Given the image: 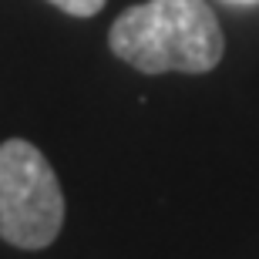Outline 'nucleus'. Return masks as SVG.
<instances>
[{
  "label": "nucleus",
  "instance_id": "1",
  "mask_svg": "<svg viewBox=\"0 0 259 259\" xmlns=\"http://www.w3.org/2000/svg\"><path fill=\"white\" fill-rule=\"evenodd\" d=\"M108 44L142 74H205L222 61L226 37L205 0H148L111 24Z\"/></svg>",
  "mask_w": 259,
  "mask_h": 259
},
{
  "label": "nucleus",
  "instance_id": "2",
  "mask_svg": "<svg viewBox=\"0 0 259 259\" xmlns=\"http://www.w3.org/2000/svg\"><path fill=\"white\" fill-rule=\"evenodd\" d=\"M64 226V195L48 158L24 138L0 145V239L44 249Z\"/></svg>",
  "mask_w": 259,
  "mask_h": 259
},
{
  "label": "nucleus",
  "instance_id": "3",
  "mask_svg": "<svg viewBox=\"0 0 259 259\" xmlns=\"http://www.w3.org/2000/svg\"><path fill=\"white\" fill-rule=\"evenodd\" d=\"M48 4L61 7L64 14H71V17H95L108 0H48Z\"/></svg>",
  "mask_w": 259,
  "mask_h": 259
}]
</instances>
